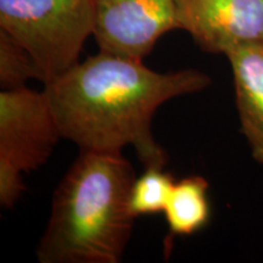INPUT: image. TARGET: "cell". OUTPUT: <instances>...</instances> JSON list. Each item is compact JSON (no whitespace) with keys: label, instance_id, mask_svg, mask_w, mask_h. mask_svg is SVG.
Segmentation results:
<instances>
[{"label":"cell","instance_id":"cell-5","mask_svg":"<svg viewBox=\"0 0 263 263\" xmlns=\"http://www.w3.org/2000/svg\"><path fill=\"white\" fill-rule=\"evenodd\" d=\"M100 51L144 60L164 33L179 29L176 0H93Z\"/></svg>","mask_w":263,"mask_h":263},{"label":"cell","instance_id":"cell-4","mask_svg":"<svg viewBox=\"0 0 263 263\" xmlns=\"http://www.w3.org/2000/svg\"><path fill=\"white\" fill-rule=\"evenodd\" d=\"M62 138L49 99L25 87L0 93V170L28 173L43 166Z\"/></svg>","mask_w":263,"mask_h":263},{"label":"cell","instance_id":"cell-9","mask_svg":"<svg viewBox=\"0 0 263 263\" xmlns=\"http://www.w3.org/2000/svg\"><path fill=\"white\" fill-rule=\"evenodd\" d=\"M176 184L163 167H145V172L136 178L129 194V210L134 217L163 212Z\"/></svg>","mask_w":263,"mask_h":263},{"label":"cell","instance_id":"cell-8","mask_svg":"<svg viewBox=\"0 0 263 263\" xmlns=\"http://www.w3.org/2000/svg\"><path fill=\"white\" fill-rule=\"evenodd\" d=\"M209 182L200 176H190L176 182L164 209L168 226V245L174 236H189L201 230L210 221L211 206Z\"/></svg>","mask_w":263,"mask_h":263},{"label":"cell","instance_id":"cell-1","mask_svg":"<svg viewBox=\"0 0 263 263\" xmlns=\"http://www.w3.org/2000/svg\"><path fill=\"white\" fill-rule=\"evenodd\" d=\"M211 78L196 70L161 73L143 60L100 51L44 84L61 136L81 150L130 145L145 167H164L167 154L151 124L170 99L201 91Z\"/></svg>","mask_w":263,"mask_h":263},{"label":"cell","instance_id":"cell-3","mask_svg":"<svg viewBox=\"0 0 263 263\" xmlns=\"http://www.w3.org/2000/svg\"><path fill=\"white\" fill-rule=\"evenodd\" d=\"M94 26L93 0H0V29L31 54L44 84L80 62Z\"/></svg>","mask_w":263,"mask_h":263},{"label":"cell","instance_id":"cell-7","mask_svg":"<svg viewBox=\"0 0 263 263\" xmlns=\"http://www.w3.org/2000/svg\"><path fill=\"white\" fill-rule=\"evenodd\" d=\"M226 57L234 78L241 133L254 160L263 163V43L239 47Z\"/></svg>","mask_w":263,"mask_h":263},{"label":"cell","instance_id":"cell-6","mask_svg":"<svg viewBox=\"0 0 263 263\" xmlns=\"http://www.w3.org/2000/svg\"><path fill=\"white\" fill-rule=\"evenodd\" d=\"M179 29L203 51L224 54L263 43V0H176Z\"/></svg>","mask_w":263,"mask_h":263},{"label":"cell","instance_id":"cell-2","mask_svg":"<svg viewBox=\"0 0 263 263\" xmlns=\"http://www.w3.org/2000/svg\"><path fill=\"white\" fill-rule=\"evenodd\" d=\"M133 166L121 151L81 150L52 195L41 263H118L136 217L129 194Z\"/></svg>","mask_w":263,"mask_h":263},{"label":"cell","instance_id":"cell-10","mask_svg":"<svg viewBox=\"0 0 263 263\" xmlns=\"http://www.w3.org/2000/svg\"><path fill=\"white\" fill-rule=\"evenodd\" d=\"M31 78L39 80V70L31 54L0 29V85L3 89L25 87Z\"/></svg>","mask_w":263,"mask_h":263}]
</instances>
